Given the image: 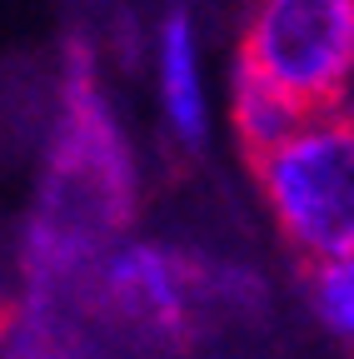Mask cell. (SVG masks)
Wrapping results in <instances>:
<instances>
[{"instance_id": "6da1fadb", "label": "cell", "mask_w": 354, "mask_h": 359, "mask_svg": "<svg viewBox=\"0 0 354 359\" xmlns=\"http://www.w3.org/2000/svg\"><path fill=\"white\" fill-rule=\"evenodd\" d=\"M130 195H135L130 150L95 85L90 55L75 50V65L65 75L55 150H50L46 205L30 224V250H25L30 280L55 285L65 275H80L100 255V240L130 215Z\"/></svg>"}, {"instance_id": "7a4b0ae2", "label": "cell", "mask_w": 354, "mask_h": 359, "mask_svg": "<svg viewBox=\"0 0 354 359\" xmlns=\"http://www.w3.org/2000/svg\"><path fill=\"white\" fill-rule=\"evenodd\" d=\"M285 245L309 264L354 255V110L309 115L290 140L250 160Z\"/></svg>"}, {"instance_id": "3957f363", "label": "cell", "mask_w": 354, "mask_h": 359, "mask_svg": "<svg viewBox=\"0 0 354 359\" xmlns=\"http://www.w3.org/2000/svg\"><path fill=\"white\" fill-rule=\"evenodd\" d=\"M240 60L304 115L334 110L354 75V0H250Z\"/></svg>"}, {"instance_id": "277c9868", "label": "cell", "mask_w": 354, "mask_h": 359, "mask_svg": "<svg viewBox=\"0 0 354 359\" xmlns=\"http://www.w3.org/2000/svg\"><path fill=\"white\" fill-rule=\"evenodd\" d=\"M95 285L115 320L135 325L145 334H175L195 314L200 275L185 255L130 240V245H115L110 255H100Z\"/></svg>"}, {"instance_id": "5b68a950", "label": "cell", "mask_w": 354, "mask_h": 359, "mask_svg": "<svg viewBox=\"0 0 354 359\" xmlns=\"http://www.w3.org/2000/svg\"><path fill=\"white\" fill-rule=\"evenodd\" d=\"M160 95L170 130L185 145L205 140V85H200V50H195V25L185 11H170L160 25Z\"/></svg>"}, {"instance_id": "8992f818", "label": "cell", "mask_w": 354, "mask_h": 359, "mask_svg": "<svg viewBox=\"0 0 354 359\" xmlns=\"http://www.w3.org/2000/svg\"><path fill=\"white\" fill-rule=\"evenodd\" d=\"M230 100H235V135L250 160L270 155L280 140H290V135L309 120L285 90H275L270 80H264L254 65H245L235 55V80H230Z\"/></svg>"}, {"instance_id": "52a82bcc", "label": "cell", "mask_w": 354, "mask_h": 359, "mask_svg": "<svg viewBox=\"0 0 354 359\" xmlns=\"http://www.w3.org/2000/svg\"><path fill=\"white\" fill-rule=\"evenodd\" d=\"M309 304H315L320 325L354 349V255L329 259V264H309Z\"/></svg>"}]
</instances>
